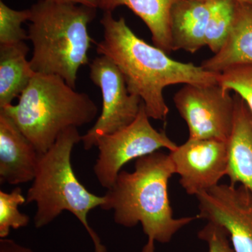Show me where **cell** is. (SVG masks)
I'll use <instances>...</instances> for the list:
<instances>
[{"instance_id": "6", "label": "cell", "mask_w": 252, "mask_h": 252, "mask_svg": "<svg viewBox=\"0 0 252 252\" xmlns=\"http://www.w3.org/2000/svg\"><path fill=\"white\" fill-rule=\"evenodd\" d=\"M143 102L137 117L128 126L112 134L99 137L95 147L98 157L94 167L96 178L104 188L109 189L117 180L124 165L167 149L172 152L177 144L165 131L154 128L150 122Z\"/></svg>"}, {"instance_id": "2", "label": "cell", "mask_w": 252, "mask_h": 252, "mask_svg": "<svg viewBox=\"0 0 252 252\" xmlns=\"http://www.w3.org/2000/svg\"><path fill=\"white\" fill-rule=\"evenodd\" d=\"M175 175L170 155L154 152L137 159L133 172L122 170L104 195L100 208L113 210L118 225L132 228L140 223L147 242L142 252H157L155 243L166 244L174 235L193 220L195 217L175 218L168 184Z\"/></svg>"}, {"instance_id": "18", "label": "cell", "mask_w": 252, "mask_h": 252, "mask_svg": "<svg viewBox=\"0 0 252 252\" xmlns=\"http://www.w3.org/2000/svg\"><path fill=\"white\" fill-rule=\"evenodd\" d=\"M26 203L20 187L10 193L0 191V238H7L11 228L16 230L27 226L30 217L18 210V206Z\"/></svg>"}, {"instance_id": "1", "label": "cell", "mask_w": 252, "mask_h": 252, "mask_svg": "<svg viewBox=\"0 0 252 252\" xmlns=\"http://www.w3.org/2000/svg\"><path fill=\"white\" fill-rule=\"evenodd\" d=\"M100 23L103 39L96 44V51L117 66L129 93L142 99L151 119H167L169 108L163 96L167 86L218 84L220 73L172 59L163 50L136 35L124 17L115 19L112 12H104Z\"/></svg>"}, {"instance_id": "23", "label": "cell", "mask_w": 252, "mask_h": 252, "mask_svg": "<svg viewBox=\"0 0 252 252\" xmlns=\"http://www.w3.org/2000/svg\"><path fill=\"white\" fill-rule=\"evenodd\" d=\"M56 2L74 3V4L85 5L91 7L97 8V0H50Z\"/></svg>"}, {"instance_id": "15", "label": "cell", "mask_w": 252, "mask_h": 252, "mask_svg": "<svg viewBox=\"0 0 252 252\" xmlns=\"http://www.w3.org/2000/svg\"><path fill=\"white\" fill-rule=\"evenodd\" d=\"M180 0H97V8L112 12L125 6L138 16L152 34L154 46L169 54L172 51L170 18L172 6Z\"/></svg>"}, {"instance_id": "11", "label": "cell", "mask_w": 252, "mask_h": 252, "mask_svg": "<svg viewBox=\"0 0 252 252\" xmlns=\"http://www.w3.org/2000/svg\"><path fill=\"white\" fill-rule=\"evenodd\" d=\"M40 154L14 121L0 112V182L18 185L34 180Z\"/></svg>"}, {"instance_id": "16", "label": "cell", "mask_w": 252, "mask_h": 252, "mask_svg": "<svg viewBox=\"0 0 252 252\" xmlns=\"http://www.w3.org/2000/svg\"><path fill=\"white\" fill-rule=\"evenodd\" d=\"M29 51L24 41L0 45V109L12 104L35 75L26 59Z\"/></svg>"}, {"instance_id": "24", "label": "cell", "mask_w": 252, "mask_h": 252, "mask_svg": "<svg viewBox=\"0 0 252 252\" xmlns=\"http://www.w3.org/2000/svg\"><path fill=\"white\" fill-rule=\"evenodd\" d=\"M200 1H215L217 0H198ZM235 1H238V2L245 3V4L252 5V0H234Z\"/></svg>"}, {"instance_id": "10", "label": "cell", "mask_w": 252, "mask_h": 252, "mask_svg": "<svg viewBox=\"0 0 252 252\" xmlns=\"http://www.w3.org/2000/svg\"><path fill=\"white\" fill-rule=\"evenodd\" d=\"M186 193L196 196L220 184L228 168L227 144L214 139H188L169 153Z\"/></svg>"}, {"instance_id": "7", "label": "cell", "mask_w": 252, "mask_h": 252, "mask_svg": "<svg viewBox=\"0 0 252 252\" xmlns=\"http://www.w3.org/2000/svg\"><path fill=\"white\" fill-rule=\"evenodd\" d=\"M185 120L189 139H214L227 142L234 118L235 99L219 84H185L173 97Z\"/></svg>"}, {"instance_id": "8", "label": "cell", "mask_w": 252, "mask_h": 252, "mask_svg": "<svg viewBox=\"0 0 252 252\" xmlns=\"http://www.w3.org/2000/svg\"><path fill=\"white\" fill-rule=\"evenodd\" d=\"M89 67L91 80L102 93V109L94 125L81 135L85 150L95 147L102 136L114 133L130 124L142 103L139 96L129 93L122 73L107 56L95 58Z\"/></svg>"}, {"instance_id": "14", "label": "cell", "mask_w": 252, "mask_h": 252, "mask_svg": "<svg viewBox=\"0 0 252 252\" xmlns=\"http://www.w3.org/2000/svg\"><path fill=\"white\" fill-rule=\"evenodd\" d=\"M252 64V5L235 3L234 20L224 45L202 63L205 70L221 73L228 68Z\"/></svg>"}, {"instance_id": "4", "label": "cell", "mask_w": 252, "mask_h": 252, "mask_svg": "<svg viewBox=\"0 0 252 252\" xmlns=\"http://www.w3.org/2000/svg\"><path fill=\"white\" fill-rule=\"evenodd\" d=\"M81 141L77 127H69L60 134L47 152L40 154L35 177L26 195V204H36L35 228L45 227L63 211L69 212L89 233L94 252H107L88 220L91 210L103 205L104 195L98 196L89 192L73 170L72 149Z\"/></svg>"}, {"instance_id": "9", "label": "cell", "mask_w": 252, "mask_h": 252, "mask_svg": "<svg viewBox=\"0 0 252 252\" xmlns=\"http://www.w3.org/2000/svg\"><path fill=\"white\" fill-rule=\"evenodd\" d=\"M195 197L199 220L224 228L235 252H252V194L248 189L219 184Z\"/></svg>"}, {"instance_id": "17", "label": "cell", "mask_w": 252, "mask_h": 252, "mask_svg": "<svg viewBox=\"0 0 252 252\" xmlns=\"http://www.w3.org/2000/svg\"><path fill=\"white\" fill-rule=\"evenodd\" d=\"M235 3L234 0L215 1L205 36V46L215 54L223 47L229 35L234 20Z\"/></svg>"}, {"instance_id": "21", "label": "cell", "mask_w": 252, "mask_h": 252, "mask_svg": "<svg viewBox=\"0 0 252 252\" xmlns=\"http://www.w3.org/2000/svg\"><path fill=\"white\" fill-rule=\"evenodd\" d=\"M198 237L207 244L208 252H235L230 243L229 235L224 228L213 222L199 230Z\"/></svg>"}, {"instance_id": "22", "label": "cell", "mask_w": 252, "mask_h": 252, "mask_svg": "<svg viewBox=\"0 0 252 252\" xmlns=\"http://www.w3.org/2000/svg\"><path fill=\"white\" fill-rule=\"evenodd\" d=\"M0 252H36L11 239H0Z\"/></svg>"}, {"instance_id": "13", "label": "cell", "mask_w": 252, "mask_h": 252, "mask_svg": "<svg viewBox=\"0 0 252 252\" xmlns=\"http://www.w3.org/2000/svg\"><path fill=\"white\" fill-rule=\"evenodd\" d=\"M215 1L180 0L171 9L170 18L172 51L195 54L205 44L207 23Z\"/></svg>"}, {"instance_id": "20", "label": "cell", "mask_w": 252, "mask_h": 252, "mask_svg": "<svg viewBox=\"0 0 252 252\" xmlns=\"http://www.w3.org/2000/svg\"><path fill=\"white\" fill-rule=\"evenodd\" d=\"M218 84L223 90L238 94L252 112V64L225 69L219 75Z\"/></svg>"}, {"instance_id": "12", "label": "cell", "mask_w": 252, "mask_h": 252, "mask_svg": "<svg viewBox=\"0 0 252 252\" xmlns=\"http://www.w3.org/2000/svg\"><path fill=\"white\" fill-rule=\"evenodd\" d=\"M235 99L234 118L227 140L230 185H241L252 194V112L238 94Z\"/></svg>"}, {"instance_id": "3", "label": "cell", "mask_w": 252, "mask_h": 252, "mask_svg": "<svg viewBox=\"0 0 252 252\" xmlns=\"http://www.w3.org/2000/svg\"><path fill=\"white\" fill-rule=\"evenodd\" d=\"M97 9L50 0L33 4L28 34L34 46L30 61L34 72L59 76L75 89L79 68L89 63L94 39L88 28Z\"/></svg>"}, {"instance_id": "5", "label": "cell", "mask_w": 252, "mask_h": 252, "mask_svg": "<svg viewBox=\"0 0 252 252\" xmlns=\"http://www.w3.org/2000/svg\"><path fill=\"white\" fill-rule=\"evenodd\" d=\"M97 107L59 76L39 74L31 79L16 105L0 109L11 118L39 154L47 152L66 129L90 124Z\"/></svg>"}, {"instance_id": "19", "label": "cell", "mask_w": 252, "mask_h": 252, "mask_svg": "<svg viewBox=\"0 0 252 252\" xmlns=\"http://www.w3.org/2000/svg\"><path fill=\"white\" fill-rule=\"evenodd\" d=\"M31 9L15 10L0 1V45L16 44L29 39L22 24L30 21Z\"/></svg>"}]
</instances>
